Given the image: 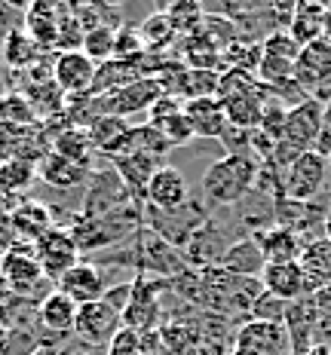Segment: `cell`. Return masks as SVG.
<instances>
[{
  "mask_svg": "<svg viewBox=\"0 0 331 355\" xmlns=\"http://www.w3.org/2000/svg\"><path fill=\"white\" fill-rule=\"evenodd\" d=\"M3 58L12 71H28V68H34V64H40V46H37L25 31L12 28L3 43Z\"/></svg>",
  "mask_w": 331,
  "mask_h": 355,
  "instance_id": "cell-26",
  "label": "cell"
},
{
  "mask_svg": "<svg viewBox=\"0 0 331 355\" xmlns=\"http://www.w3.org/2000/svg\"><path fill=\"white\" fill-rule=\"evenodd\" d=\"M19 303H22V297L6 285V279L0 276V324H6L12 319V313L19 309Z\"/></svg>",
  "mask_w": 331,
  "mask_h": 355,
  "instance_id": "cell-40",
  "label": "cell"
},
{
  "mask_svg": "<svg viewBox=\"0 0 331 355\" xmlns=\"http://www.w3.org/2000/svg\"><path fill=\"white\" fill-rule=\"evenodd\" d=\"M0 211H3V202H0Z\"/></svg>",
  "mask_w": 331,
  "mask_h": 355,
  "instance_id": "cell-46",
  "label": "cell"
},
{
  "mask_svg": "<svg viewBox=\"0 0 331 355\" xmlns=\"http://www.w3.org/2000/svg\"><path fill=\"white\" fill-rule=\"evenodd\" d=\"M34 166L25 159H10L0 166V184H3L6 190H16V187H28L34 178Z\"/></svg>",
  "mask_w": 331,
  "mask_h": 355,
  "instance_id": "cell-37",
  "label": "cell"
},
{
  "mask_svg": "<svg viewBox=\"0 0 331 355\" xmlns=\"http://www.w3.org/2000/svg\"><path fill=\"white\" fill-rule=\"evenodd\" d=\"M322 230H325V239H331V211L325 214V220H322Z\"/></svg>",
  "mask_w": 331,
  "mask_h": 355,
  "instance_id": "cell-43",
  "label": "cell"
},
{
  "mask_svg": "<svg viewBox=\"0 0 331 355\" xmlns=\"http://www.w3.org/2000/svg\"><path fill=\"white\" fill-rule=\"evenodd\" d=\"M212 95H218V73L187 68V98H212Z\"/></svg>",
  "mask_w": 331,
  "mask_h": 355,
  "instance_id": "cell-38",
  "label": "cell"
},
{
  "mask_svg": "<svg viewBox=\"0 0 331 355\" xmlns=\"http://www.w3.org/2000/svg\"><path fill=\"white\" fill-rule=\"evenodd\" d=\"M328 12H331V6H325V3H294L291 21H289V28H285V31H289L294 40L300 43V46H307V43L325 37Z\"/></svg>",
  "mask_w": 331,
  "mask_h": 355,
  "instance_id": "cell-17",
  "label": "cell"
},
{
  "mask_svg": "<svg viewBox=\"0 0 331 355\" xmlns=\"http://www.w3.org/2000/svg\"><path fill=\"white\" fill-rule=\"evenodd\" d=\"M160 285H151L144 279H135L132 282V297H129V306L123 313V324L138 334H147V331L157 328V319H160V297H157Z\"/></svg>",
  "mask_w": 331,
  "mask_h": 355,
  "instance_id": "cell-13",
  "label": "cell"
},
{
  "mask_svg": "<svg viewBox=\"0 0 331 355\" xmlns=\"http://www.w3.org/2000/svg\"><path fill=\"white\" fill-rule=\"evenodd\" d=\"M37 175L58 190H68V187H77L80 181H86V178H90V168L77 166V162H71V159H65V157H58V153L49 150L46 157L40 159V166H37Z\"/></svg>",
  "mask_w": 331,
  "mask_h": 355,
  "instance_id": "cell-22",
  "label": "cell"
},
{
  "mask_svg": "<svg viewBox=\"0 0 331 355\" xmlns=\"http://www.w3.org/2000/svg\"><path fill=\"white\" fill-rule=\"evenodd\" d=\"M316 153L328 157L331 153V101H325V110H322V129H319V138H316Z\"/></svg>",
  "mask_w": 331,
  "mask_h": 355,
  "instance_id": "cell-41",
  "label": "cell"
},
{
  "mask_svg": "<svg viewBox=\"0 0 331 355\" xmlns=\"http://www.w3.org/2000/svg\"><path fill=\"white\" fill-rule=\"evenodd\" d=\"M147 125H151V123H147ZM153 129H157L160 135L166 138L169 147H181V144H187L190 138H194V129H190L184 110H181V114H175V116H166V120L153 123Z\"/></svg>",
  "mask_w": 331,
  "mask_h": 355,
  "instance_id": "cell-34",
  "label": "cell"
},
{
  "mask_svg": "<svg viewBox=\"0 0 331 355\" xmlns=\"http://www.w3.org/2000/svg\"><path fill=\"white\" fill-rule=\"evenodd\" d=\"M261 43H246V40H237L233 46H227L221 53V64L224 71H248V73H257V64H261Z\"/></svg>",
  "mask_w": 331,
  "mask_h": 355,
  "instance_id": "cell-30",
  "label": "cell"
},
{
  "mask_svg": "<svg viewBox=\"0 0 331 355\" xmlns=\"http://www.w3.org/2000/svg\"><path fill=\"white\" fill-rule=\"evenodd\" d=\"M53 153L58 157L77 162V166L90 168V159H92V141L86 135V129H77V125H68L65 132H58L56 141H53Z\"/></svg>",
  "mask_w": 331,
  "mask_h": 355,
  "instance_id": "cell-27",
  "label": "cell"
},
{
  "mask_svg": "<svg viewBox=\"0 0 331 355\" xmlns=\"http://www.w3.org/2000/svg\"><path fill=\"white\" fill-rule=\"evenodd\" d=\"M261 285L270 297L282 300V303H294L307 294V276L304 266L298 263H267L261 272Z\"/></svg>",
  "mask_w": 331,
  "mask_h": 355,
  "instance_id": "cell-14",
  "label": "cell"
},
{
  "mask_svg": "<svg viewBox=\"0 0 331 355\" xmlns=\"http://www.w3.org/2000/svg\"><path fill=\"white\" fill-rule=\"evenodd\" d=\"M289 331L282 322L273 319H252L239 328L237 349H246L252 355H289Z\"/></svg>",
  "mask_w": 331,
  "mask_h": 355,
  "instance_id": "cell-7",
  "label": "cell"
},
{
  "mask_svg": "<svg viewBox=\"0 0 331 355\" xmlns=\"http://www.w3.org/2000/svg\"><path fill=\"white\" fill-rule=\"evenodd\" d=\"M291 355H294V352H291Z\"/></svg>",
  "mask_w": 331,
  "mask_h": 355,
  "instance_id": "cell-47",
  "label": "cell"
},
{
  "mask_svg": "<svg viewBox=\"0 0 331 355\" xmlns=\"http://www.w3.org/2000/svg\"><path fill=\"white\" fill-rule=\"evenodd\" d=\"M257 248H261L264 261L267 263H298L300 257H304V242H300V236L291 230V227H270V230L257 233L255 236Z\"/></svg>",
  "mask_w": 331,
  "mask_h": 355,
  "instance_id": "cell-16",
  "label": "cell"
},
{
  "mask_svg": "<svg viewBox=\"0 0 331 355\" xmlns=\"http://www.w3.org/2000/svg\"><path fill=\"white\" fill-rule=\"evenodd\" d=\"M138 34H142L144 49H147V53H153V55L166 53V49L172 46L175 40H178V34H175L172 21L166 19L163 10H160V12H151V16H147L142 25H138Z\"/></svg>",
  "mask_w": 331,
  "mask_h": 355,
  "instance_id": "cell-25",
  "label": "cell"
},
{
  "mask_svg": "<svg viewBox=\"0 0 331 355\" xmlns=\"http://www.w3.org/2000/svg\"><path fill=\"white\" fill-rule=\"evenodd\" d=\"M34 257H37V263H40V270L46 272V279H56L58 282L74 263H80V248H77V242L71 239L68 230L49 227V230L34 242Z\"/></svg>",
  "mask_w": 331,
  "mask_h": 355,
  "instance_id": "cell-6",
  "label": "cell"
},
{
  "mask_svg": "<svg viewBox=\"0 0 331 355\" xmlns=\"http://www.w3.org/2000/svg\"><path fill=\"white\" fill-rule=\"evenodd\" d=\"M10 227L16 230L19 239H25V242H37L43 233L49 230V211L43 209V205H37V202H25V205H19L16 211L10 214Z\"/></svg>",
  "mask_w": 331,
  "mask_h": 355,
  "instance_id": "cell-24",
  "label": "cell"
},
{
  "mask_svg": "<svg viewBox=\"0 0 331 355\" xmlns=\"http://www.w3.org/2000/svg\"><path fill=\"white\" fill-rule=\"evenodd\" d=\"M114 43H117V28H92L83 37V53L95 64H105L114 58Z\"/></svg>",
  "mask_w": 331,
  "mask_h": 355,
  "instance_id": "cell-32",
  "label": "cell"
},
{
  "mask_svg": "<svg viewBox=\"0 0 331 355\" xmlns=\"http://www.w3.org/2000/svg\"><path fill=\"white\" fill-rule=\"evenodd\" d=\"M58 291L68 294V297L77 303V306H83V303H95L105 297L108 285H105V270H101L99 263H74L68 272H65L62 279H58Z\"/></svg>",
  "mask_w": 331,
  "mask_h": 355,
  "instance_id": "cell-10",
  "label": "cell"
},
{
  "mask_svg": "<svg viewBox=\"0 0 331 355\" xmlns=\"http://www.w3.org/2000/svg\"><path fill=\"white\" fill-rule=\"evenodd\" d=\"M144 43H142V34H138V25H120L117 28V43H114V58H138L144 55Z\"/></svg>",
  "mask_w": 331,
  "mask_h": 355,
  "instance_id": "cell-36",
  "label": "cell"
},
{
  "mask_svg": "<svg viewBox=\"0 0 331 355\" xmlns=\"http://www.w3.org/2000/svg\"><path fill=\"white\" fill-rule=\"evenodd\" d=\"M325 159H328V172H331V153H328V157H325Z\"/></svg>",
  "mask_w": 331,
  "mask_h": 355,
  "instance_id": "cell-45",
  "label": "cell"
},
{
  "mask_svg": "<svg viewBox=\"0 0 331 355\" xmlns=\"http://www.w3.org/2000/svg\"><path fill=\"white\" fill-rule=\"evenodd\" d=\"M184 110V101L181 98H175V95H160L157 101L151 105V110H147V123H160V120H166V116H175V114H181Z\"/></svg>",
  "mask_w": 331,
  "mask_h": 355,
  "instance_id": "cell-39",
  "label": "cell"
},
{
  "mask_svg": "<svg viewBox=\"0 0 331 355\" xmlns=\"http://www.w3.org/2000/svg\"><path fill=\"white\" fill-rule=\"evenodd\" d=\"M123 328V315L117 313L110 303L95 300L77 306V322H74V334L83 343H90L92 349H105L110 343V337Z\"/></svg>",
  "mask_w": 331,
  "mask_h": 355,
  "instance_id": "cell-5",
  "label": "cell"
},
{
  "mask_svg": "<svg viewBox=\"0 0 331 355\" xmlns=\"http://www.w3.org/2000/svg\"><path fill=\"white\" fill-rule=\"evenodd\" d=\"M95 68H99V64H95L83 49L58 53L56 64H53V80H56V86L62 89L65 95H86L92 89Z\"/></svg>",
  "mask_w": 331,
  "mask_h": 355,
  "instance_id": "cell-9",
  "label": "cell"
},
{
  "mask_svg": "<svg viewBox=\"0 0 331 355\" xmlns=\"http://www.w3.org/2000/svg\"><path fill=\"white\" fill-rule=\"evenodd\" d=\"M129 190L123 187V181L117 178L114 168H105V172H95L90 178V193H86L83 202V214L86 218H108V214L117 211V205L126 202Z\"/></svg>",
  "mask_w": 331,
  "mask_h": 355,
  "instance_id": "cell-11",
  "label": "cell"
},
{
  "mask_svg": "<svg viewBox=\"0 0 331 355\" xmlns=\"http://www.w3.org/2000/svg\"><path fill=\"white\" fill-rule=\"evenodd\" d=\"M0 276L6 279V285H10L22 300L37 297V294L46 288V272L37 263L34 245H25V242H22V248H19V242L12 248H6L3 261H0Z\"/></svg>",
  "mask_w": 331,
  "mask_h": 355,
  "instance_id": "cell-3",
  "label": "cell"
},
{
  "mask_svg": "<svg viewBox=\"0 0 331 355\" xmlns=\"http://www.w3.org/2000/svg\"><path fill=\"white\" fill-rule=\"evenodd\" d=\"M160 166H163V162L147 157V153H126V157L114 159V172L123 181V187H126L129 193H142V196Z\"/></svg>",
  "mask_w": 331,
  "mask_h": 355,
  "instance_id": "cell-18",
  "label": "cell"
},
{
  "mask_svg": "<svg viewBox=\"0 0 331 355\" xmlns=\"http://www.w3.org/2000/svg\"><path fill=\"white\" fill-rule=\"evenodd\" d=\"M307 276V294H319L322 288H331V239H319L304 248L300 257Z\"/></svg>",
  "mask_w": 331,
  "mask_h": 355,
  "instance_id": "cell-21",
  "label": "cell"
},
{
  "mask_svg": "<svg viewBox=\"0 0 331 355\" xmlns=\"http://www.w3.org/2000/svg\"><path fill=\"white\" fill-rule=\"evenodd\" d=\"M261 53H264V55H273V58H282V62H291V64H294V62H298V55H300V43L294 40V37L285 31V28H279V31L264 37Z\"/></svg>",
  "mask_w": 331,
  "mask_h": 355,
  "instance_id": "cell-33",
  "label": "cell"
},
{
  "mask_svg": "<svg viewBox=\"0 0 331 355\" xmlns=\"http://www.w3.org/2000/svg\"><path fill=\"white\" fill-rule=\"evenodd\" d=\"M144 196H147V202H151L157 211H166V214L181 211L184 205L190 202L187 178H184L175 166H166V162H163V166L157 168V175L151 178V184H147Z\"/></svg>",
  "mask_w": 331,
  "mask_h": 355,
  "instance_id": "cell-8",
  "label": "cell"
},
{
  "mask_svg": "<svg viewBox=\"0 0 331 355\" xmlns=\"http://www.w3.org/2000/svg\"><path fill=\"white\" fill-rule=\"evenodd\" d=\"M163 95L157 77H144V80H135V83H126L114 92L101 95L99 98V107H101V116H117V120H129L135 114H147L153 101Z\"/></svg>",
  "mask_w": 331,
  "mask_h": 355,
  "instance_id": "cell-4",
  "label": "cell"
},
{
  "mask_svg": "<svg viewBox=\"0 0 331 355\" xmlns=\"http://www.w3.org/2000/svg\"><path fill=\"white\" fill-rule=\"evenodd\" d=\"M328 178V159L316 150L300 153L298 159H291V166L282 172V196L291 202H310L322 193Z\"/></svg>",
  "mask_w": 331,
  "mask_h": 355,
  "instance_id": "cell-2",
  "label": "cell"
},
{
  "mask_svg": "<svg viewBox=\"0 0 331 355\" xmlns=\"http://www.w3.org/2000/svg\"><path fill=\"white\" fill-rule=\"evenodd\" d=\"M257 162L248 153H227L224 159L212 162L203 175V196L209 205H237L257 184Z\"/></svg>",
  "mask_w": 331,
  "mask_h": 355,
  "instance_id": "cell-1",
  "label": "cell"
},
{
  "mask_svg": "<svg viewBox=\"0 0 331 355\" xmlns=\"http://www.w3.org/2000/svg\"><path fill=\"white\" fill-rule=\"evenodd\" d=\"M169 150H172V147H169V141L153 129V125H147V123L132 125V153H147V157L163 162V157Z\"/></svg>",
  "mask_w": 331,
  "mask_h": 355,
  "instance_id": "cell-31",
  "label": "cell"
},
{
  "mask_svg": "<svg viewBox=\"0 0 331 355\" xmlns=\"http://www.w3.org/2000/svg\"><path fill=\"white\" fill-rule=\"evenodd\" d=\"M184 116H187L194 138H224L227 132V114L218 95L212 98H187L184 101Z\"/></svg>",
  "mask_w": 331,
  "mask_h": 355,
  "instance_id": "cell-15",
  "label": "cell"
},
{
  "mask_svg": "<svg viewBox=\"0 0 331 355\" xmlns=\"http://www.w3.org/2000/svg\"><path fill=\"white\" fill-rule=\"evenodd\" d=\"M325 37L331 40V12H328V25H325Z\"/></svg>",
  "mask_w": 331,
  "mask_h": 355,
  "instance_id": "cell-44",
  "label": "cell"
},
{
  "mask_svg": "<svg viewBox=\"0 0 331 355\" xmlns=\"http://www.w3.org/2000/svg\"><path fill=\"white\" fill-rule=\"evenodd\" d=\"M221 263L230 272H239V276H261L264 266H267L255 239H242L237 245H230L224 251V257H221Z\"/></svg>",
  "mask_w": 331,
  "mask_h": 355,
  "instance_id": "cell-23",
  "label": "cell"
},
{
  "mask_svg": "<svg viewBox=\"0 0 331 355\" xmlns=\"http://www.w3.org/2000/svg\"><path fill=\"white\" fill-rule=\"evenodd\" d=\"M65 10L68 6H56V3H34L28 6V37L37 43V46H56L58 40V21H62Z\"/></svg>",
  "mask_w": 331,
  "mask_h": 355,
  "instance_id": "cell-20",
  "label": "cell"
},
{
  "mask_svg": "<svg viewBox=\"0 0 331 355\" xmlns=\"http://www.w3.org/2000/svg\"><path fill=\"white\" fill-rule=\"evenodd\" d=\"M37 319H40L43 328L56 331V334H65V331H74V322H77V303H74L68 294H62L58 288L40 297L37 303Z\"/></svg>",
  "mask_w": 331,
  "mask_h": 355,
  "instance_id": "cell-19",
  "label": "cell"
},
{
  "mask_svg": "<svg viewBox=\"0 0 331 355\" xmlns=\"http://www.w3.org/2000/svg\"><path fill=\"white\" fill-rule=\"evenodd\" d=\"M105 355H151V352L144 349V334H138V331L123 324L105 346Z\"/></svg>",
  "mask_w": 331,
  "mask_h": 355,
  "instance_id": "cell-35",
  "label": "cell"
},
{
  "mask_svg": "<svg viewBox=\"0 0 331 355\" xmlns=\"http://www.w3.org/2000/svg\"><path fill=\"white\" fill-rule=\"evenodd\" d=\"M304 355H331V343H313V346H307Z\"/></svg>",
  "mask_w": 331,
  "mask_h": 355,
  "instance_id": "cell-42",
  "label": "cell"
},
{
  "mask_svg": "<svg viewBox=\"0 0 331 355\" xmlns=\"http://www.w3.org/2000/svg\"><path fill=\"white\" fill-rule=\"evenodd\" d=\"M34 123H37V114L28 105L25 95H19V92L0 95V125H6V129H28Z\"/></svg>",
  "mask_w": 331,
  "mask_h": 355,
  "instance_id": "cell-29",
  "label": "cell"
},
{
  "mask_svg": "<svg viewBox=\"0 0 331 355\" xmlns=\"http://www.w3.org/2000/svg\"><path fill=\"white\" fill-rule=\"evenodd\" d=\"M163 12H166V19L172 21V28H175V34H178V37L200 34L203 19H205V6L194 3V0H181V3H169Z\"/></svg>",
  "mask_w": 331,
  "mask_h": 355,
  "instance_id": "cell-28",
  "label": "cell"
},
{
  "mask_svg": "<svg viewBox=\"0 0 331 355\" xmlns=\"http://www.w3.org/2000/svg\"><path fill=\"white\" fill-rule=\"evenodd\" d=\"M328 77H331V40L328 37H319V40L300 46V55L294 62V80L310 92V98Z\"/></svg>",
  "mask_w": 331,
  "mask_h": 355,
  "instance_id": "cell-12",
  "label": "cell"
}]
</instances>
